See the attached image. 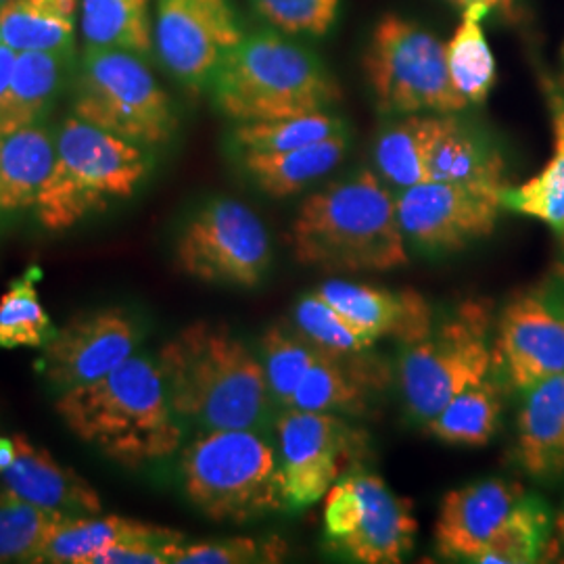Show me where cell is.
Masks as SVG:
<instances>
[{
    "mask_svg": "<svg viewBox=\"0 0 564 564\" xmlns=\"http://www.w3.org/2000/svg\"><path fill=\"white\" fill-rule=\"evenodd\" d=\"M155 358L182 424L209 433L272 423L276 403L262 360L226 324L191 323Z\"/></svg>",
    "mask_w": 564,
    "mask_h": 564,
    "instance_id": "6da1fadb",
    "label": "cell"
},
{
    "mask_svg": "<svg viewBox=\"0 0 564 564\" xmlns=\"http://www.w3.org/2000/svg\"><path fill=\"white\" fill-rule=\"evenodd\" d=\"M55 410L69 433L126 468L162 463L182 447L184 424L151 356H132L99 381L63 391Z\"/></svg>",
    "mask_w": 564,
    "mask_h": 564,
    "instance_id": "7a4b0ae2",
    "label": "cell"
},
{
    "mask_svg": "<svg viewBox=\"0 0 564 564\" xmlns=\"http://www.w3.org/2000/svg\"><path fill=\"white\" fill-rule=\"evenodd\" d=\"M293 258L324 272H389L408 265L395 193L372 170L303 199L289 230Z\"/></svg>",
    "mask_w": 564,
    "mask_h": 564,
    "instance_id": "3957f363",
    "label": "cell"
},
{
    "mask_svg": "<svg viewBox=\"0 0 564 564\" xmlns=\"http://www.w3.org/2000/svg\"><path fill=\"white\" fill-rule=\"evenodd\" d=\"M207 93L235 123L330 111L341 101V88L323 61L274 32L245 34Z\"/></svg>",
    "mask_w": 564,
    "mask_h": 564,
    "instance_id": "277c9868",
    "label": "cell"
},
{
    "mask_svg": "<svg viewBox=\"0 0 564 564\" xmlns=\"http://www.w3.org/2000/svg\"><path fill=\"white\" fill-rule=\"evenodd\" d=\"M151 149L67 116L55 132V160L36 202L42 228L72 230L130 199L151 174Z\"/></svg>",
    "mask_w": 564,
    "mask_h": 564,
    "instance_id": "5b68a950",
    "label": "cell"
},
{
    "mask_svg": "<svg viewBox=\"0 0 564 564\" xmlns=\"http://www.w3.org/2000/svg\"><path fill=\"white\" fill-rule=\"evenodd\" d=\"M182 494L214 523L247 524L289 510L276 445L256 429L199 433L182 449Z\"/></svg>",
    "mask_w": 564,
    "mask_h": 564,
    "instance_id": "8992f818",
    "label": "cell"
},
{
    "mask_svg": "<svg viewBox=\"0 0 564 564\" xmlns=\"http://www.w3.org/2000/svg\"><path fill=\"white\" fill-rule=\"evenodd\" d=\"M147 57L120 48H84L69 80L72 113L147 149L178 130L176 107Z\"/></svg>",
    "mask_w": 564,
    "mask_h": 564,
    "instance_id": "52a82bcc",
    "label": "cell"
},
{
    "mask_svg": "<svg viewBox=\"0 0 564 564\" xmlns=\"http://www.w3.org/2000/svg\"><path fill=\"white\" fill-rule=\"evenodd\" d=\"M491 307L470 300L437 328L403 347L398 379L408 414L426 423L464 389L481 383L494 366Z\"/></svg>",
    "mask_w": 564,
    "mask_h": 564,
    "instance_id": "ba28073f",
    "label": "cell"
},
{
    "mask_svg": "<svg viewBox=\"0 0 564 564\" xmlns=\"http://www.w3.org/2000/svg\"><path fill=\"white\" fill-rule=\"evenodd\" d=\"M362 65L375 105L389 118L460 113L468 107L449 80L445 42L414 21L384 15L370 34Z\"/></svg>",
    "mask_w": 564,
    "mask_h": 564,
    "instance_id": "9c48e42d",
    "label": "cell"
},
{
    "mask_svg": "<svg viewBox=\"0 0 564 564\" xmlns=\"http://www.w3.org/2000/svg\"><path fill=\"white\" fill-rule=\"evenodd\" d=\"M174 258L182 274L195 281L256 289L268 276L272 241L251 207L232 197H214L182 226Z\"/></svg>",
    "mask_w": 564,
    "mask_h": 564,
    "instance_id": "30bf717a",
    "label": "cell"
},
{
    "mask_svg": "<svg viewBox=\"0 0 564 564\" xmlns=\"http://www.w3.org/2000/svg\"><path fill=\"white\" fill-rule=\"evenodd\" d=\"M416 531L410 500L379 475L356 468L324 496V540L347 561L400 564L414 550Z\"/></svg>",
    "mask_w": 564,
    "mask_h": 564,
    "instance_id": "8fae6325",
    "label": "cell"
},
{
    "mask_svg": "<svg viewBox=\"0 0 564 564\" xmlns=\"http://www.w3.org/2000/svg\"><path fill=\"white\" fill-rule=\"evenodd\" d=\"M274 431L289 510L324 500L368 454V435L335 412L282 410Z\"/></svg>",
    "mask_w": 564,
    "mask_h": 564,
    "instance_id": "7c38bea8",
    "label": "cell"
},
{
    "mask_svg": "<svg viewBox=\"0 0 564 564\" xmlns=\"http://www.w3.org/2000/svg\"><path fill=\"white\" fill-rule=\"evenodd\" d=\"M153 51L191 95L209 90L224 59L245 39L232 0H153Z\"/></svg>",
    "mask_w": 564,
    "mask_h": 564,
    "instance_id": "4fadbf2b",
    "label": "cell"
},
{
    "mask_svg": "<svg viewBox=\"0 0 564 564\" xmlns=\"http://www.w3.org/2000/svg\"><path fill=\"white\" fill-rule=\"evenodd\" d=\"M505 188L424 181L395 193L405 242L426 253H456L494 235Z\"/></svg>",
    "mask_w": 564,
    "mask_h": 564,
    "instance_id": "5bb4252c",
    "label": "cell"
},
{
    "mask_svg": "<svg viewBox=\"0 0 564 564\" xmlns=\"http://www.w3.org/2000/svg\"><path fill=\"white\" fill-rule=\"evenodd\" d=\"M141 321L118 305L80 312L42 347L39 370L59 393L95 383L137 356Z\"/></svg>",
    "mask_w": 564,
    "mask_h": 564,
    "instance_id": "9a60e30c",
    "label": "cell"
},
{
    "mask_svg": "<svg viewBox=\"0 0 564 564\" xmlns=\"http://www.w3.org/2000/svg\"><path fill=\"white\" fill-rule=\"evenodd\" d=\"M494 360L521 393L564 375V282H545L506 303Z\"/></svg>",
    "mask_w": 564,
    "mask_h": 564,
    "instance_id": "2e32d148",
    "label": "cell"
},
{
    "mask_svg": "<svg viewBox=\"0 0 564 564\" xmlns=\"http://www.w3.org/2000/svg\"><path fill=\"white\" fill-rule=\"evenodd\" d=\"M523 496V485L502 477L447 491L435 521L437 552L449 561L475 563Z\"/></svg>",
    "mask_w": 564,
    "mask_h": 564,
    "instance_id": "e0dca14e",
    "label": "cell"
},
{
    "mask_svg": "<svg viewBox=\"0 0 564 564\" xmlns=\"http://www.w3.org/2000/svg\"><path fill=\"white\" fill-rule=\"evenodd\" d=\"M316 293L375 341L389 337L408 347L433 330V310L414 289L389 291L330 279L318 284Z\"/></svg>",
    "mask_w": 564,
    "mask_h": 564,
    "instance_id": "ac0fdd59",
    "label": "cell"
},
{
    "mask_svg": "<svg viewBox=\"0 0 564 564\" xmlns=\"http://www.w3.org/2000/svg\"><path fill=\"white\" fill-rule=\"evenodd\" d=\"M15 458L2 473L4 491L32 505L65 514H99L101 496L74 468L57 463L51 452L15 435Z\"/></svg>",
    "mask_w": 564,
    "mask_h": 564,
    "instance_id": "d6986e66",
    "label": "cell"
},
{
    "mask_svg": "<svg viewBox=\"0 0 564 564\" xmlns=\"http://www.w3.org/2000/svg\"><path fill=\"white\" fill-rule=\"evenodd\" d=\"M517 460L535 481L564 477V375L523 391L517 416Z\"/></svg>",
    "mask_w": 564,
    "mask_h": 564,
    "instance_id": "ffe728a7",
    "label": "cell"
},
{
    "mask_svg": "<svg viewBox=\"0 0 564 564\" xmlns=\"http://www.w3.org/2000/svg\"><path fill=\"white\" fill-rule=\"evenodd\" d=\"M74 55L18 53L9 86L0 95V139L42 123L72 80Z\"/></svg>",
    "mask_w": 564,
    "mask_h": 564,
    "instance_id": "44dd1931",
    "label": "cell"
},
{
    "mask_svg": "<svg viewBox=\"0 0 564 564\" xmlns=\"http://www.w3.org/2000/svg\"><path fill=\"white\" fill-rule=\"evenodd\" d=\"M347 149L349 132L284 153L237 155V162L245 176L263 195L272 199H286L326 178L337 165H341Z\"/></svg>",
    "mask_w": 564,
    "mask_h": 564,
    "instance_id": "7402d4cb",
    "label": "cell"
},
{
    "mask_svg": "<svg viewBox=\"0 0 564 564\" xmlns=\"http://www.w3.org/2000/svg\"><path fill=\"white\" fill-rule=\"evenodd\" d=\"M447 118L449 113H410L389 121L375 142L379 176L398 191L429 181L431 153Z\"/></svg>",
    "mask_w": 564,
    "mask_h": 564,
    "instance_id": "603a6c76",
    "label": "cell"
},
{
    "mask_svg": "<svg viewBox=\"0 0 564 564\" xmlns=\"http://www.w3.org/2000/svg\"><path fill=\"white\" fill-rule=\"evenodd\" d=\"M80 0H4L0 41L18 53L74 55Z\"/></svg>",
    "mask_w": 564,
    "mask_h": 564,
    "instance_id": "cb8c5ba5",
    "label": "cell"
},
{
    "mask_svg": "<svg viewBox=\"0 0 564 564\" xmlns=\"http://www.w3.org/2000/svg\"><path fill=\"white\" fill-rule=\"evenodd\" d=\"M55 160V132L46 123L0 139V214L34 209Z\"/></svg>",
    "mask_w": 564,
    "mask_h": 564,
    "instance_id": "d4e9b609",
    "label": "cell"
},
{
    "mask_svg": "<svg viewBox=\"0 0 564 564\" xmlns=\"http://www.w3.org/2000/svg\"><path fill=\"white\" fill-rule=\"evenodd\" d=\"M545 101L550 107L554 147L544 167L519 186H506L502 193L505 209L540 220L558 237L564 232V93L544 78Z\"/></svg>",
    "mask_w": 564,
    "mask_h": 564,
    "instance_id": "484cf974",
    "label": "cell"
},
{
    "mask_svg": "<svg viewBox=\"0 0 564 564\" xmlns=\"http://www.w3.org/2000/svg\"><path fill=\"white\" fill-rule=\"evenodd\" d=\"M429 181L506 188L505 155L458 113H449L444 134L431 153Z\"/></svg>",
    "mask_w": 564,
    "mask_h": 564,
    "instance_id": "4316f807",
    "label": "cell"
},
{
    "mask_svg": "<svg viewBox=\"0 0 564 564\" xmlns=\"http://www.w3.org/2000/svg\"><path fill=\"white\" fill-rule=\"evenodd\" d=\"M489 13L491 9L485 4L466 7L452 39L445 42L449 80L468 107L484 105L496 84V57L484 32Z\"/></svg>",
    "mask_w": 564,
    "mask_h": 564,
    "instance_id": "83f0119b",
    "label": "cell"
},
{
    "mask_svg": "<svg viewBox=\"0 0 564 564\" xmlns=\"http://www.w3.org/2000/svg\"><path fill=\"white\" fill-rule=\"evenodd\" d=\"M84 48H120L142 57L153 53L149 0H80Z\"/></svg>",
    "mask_w": 564,
    "mask_h": 564,
    "instance_id": "f1b7e54d",
    "label": "cell"
},
{
    "mask_svg": "<svg viewBox=\"0 0 564 564\" xmlns=\"http://www.w3.org/2000/svg\"><path fill=\"white\" fill-rule=\"evenodd\" d=\"M358 362L321 351L284 410L360 414L366 405V387L370 379Z\"/></svg>",
    "mask_w": 564,
    "mask_h": 564,
    "instance_id": "f546056e",
    "label": "cell"
},
{
    "mask_svg": "<svg viewBox=\"0 0 564 564\" xmlns=\"http://www.w3.org/2000/svg\"><path fill=\"white\" fill-rule=\"evenodd\" d=\"M500 419L502 389L487 377L481 383L464 389L424 426L444 444L481 447L494 440Z\"/></svg>",
    "mask_w": 564,
    "mask_h": 564,
    "instance_id": "4dcf8cb0",
    "label": "cell"
},
{
    "mask_svg": "<svg viewBox=\"0 0 564 564\" xmlns=\"http://www.w3.org/2000/svg\"><path fill=\"white\" fill-rule=\"evenodd\" d=\"M554 531V512L544 498L524 494L505 523L485 544L475 563L531 564L547 554Z\"/></svg>",
    "mask_w": 564,
    "mask_h": 564,
    "instance_id": "1f68e13d",
    "label": "cell"
},
{
    "mask_svg": "<svg viewBox=\"0 0 564 564\" xmlns=\"http://www.w3.org/2000/svg\"><path fill=\"white\" fill-rule=\"evenodd\" d=\"M162 529L160 524L142 523L116 514L72 517L44 547L39 563L88 564V561L107 545L153 535Z\"/></svg>",
    "mask_w": 564,
    "mask_h": 564,
    "instance_id": "d6a6232c",
    "label": "cell"
},
{
    "mask_svg": "<svg viewBox=\"0 0 564 564\" xmlns=\"http://www.w3.org/2000/svg\"><path fill=\"white\" fill-rule=\"evenodd\" d=\"M345 132L349 130L339 116L330 111H318L282 120L237 123L230 132V142L235 155L284 153Z\"/></svg>",
    "mask_w": 564,
    "mask_h": 564,
    "instance_id": "836d02e7",
    "label": "cell"
},
{
    "mask_svg": "<svg viewBox=\"0 0 564 564\" xmlns=\"http://www.w3.org/2000/svg\"><path fill=\"white\" fill-rule=\"evenodd\" d=\"M69 519L72 514L0 491V564L39 563L44 547Z\"/></svg>",
    "mask_w": 564,
    "mask_h": 564,
    "instance_id": "e575fe53",
    "label": "cell"
},
{
    "mask_svg": "<svg viewBox=\"0 0 564 564\" xmlns=\"http://www.w3.org/2000/svg\"><path fill=\"white\" fill-rule=\"evenodd\" d=\"M39 279L41 268L28 265L0 297V349L44 347L53 339L55 326L42 305Z\"/></svg>",
    "mask_w": 564,
    "mask_h": 564,
    "instance_id": "d590c367",
    "label": "cell"
},
{
    "mask_svg": "<svg viewBox=\"0 0 564 564\" xmlns=\"http://www.w3.org/2000/svg\"><path fill=\"white\" fill-rule=\"evenodd\" d=\"M293 326L303 339L326 356L341 360H360L379 341L349 323L333 305L314 291L303 295L293 310Z\"/></svg>",
    "mask_w": 564,
    "mask_h": 564,
    "instance_id": "8d00e7d4",
    "label": "cell"
},
{
    "mask_svg": "<svg viewBox=\"0 0 564 564\" xmlns=\"http://www.w3.org/2000/svg\"><path fill=\"white\" fill-rule=\"evenodd\" d=\"M318 356L321 351L303 339L295 326L289 328L284 324H276L263 333L260 360L272 400L279 408L284 410L289 405L295 389L302 383L303 375Z\"/></svg>",
    "mask_w": 564,
    "mask_h": 564,
    "instance_id": "74e56055",
    "label": "cell"
},
{
    "mask_svg": "<svg viewBox=\"0 0 564 564\" xmlns=\"http://www.w3.org/2000/svg\"><path fill=\"white\" fill-rule=\"evenodd\" d=\"M284 554L279 538H223L181 545L174 564L276 563Z\"/></svg>",
    "mask_w": 564,
    "mask_h": 564,
    "instance_id": "f35d334b",
    "label": "cell"
},
{
    "mask_svg": "<svg viewBox=\"0 0 564 564\" xmlns=\"http://www.w3.org/2000/svg\"><path fill=\"white\" fill-rule=\"evenodd\" d=\"M251 4L284 34L324 36L337 20L341 0H251Z\"/></svg>",
    "mask_w": 564,
    "mask_h": 564,
    "instance_id": "ab89813d",
    "label": "cell"
},
{
    "mask_svg": "<svg viewBox=\"0 0 564 564\" xmlns=\"http://www.w3.org/2000/svg\"><path fill=\"white\" fill-rule=\"evenodd\" d=\"M15 61H18V51H13L7 42L0 41V95L11 82L13 69H15Z\"/></svg>",
    "mask_w": 564,
    "mask_h": 564,
    "instance_id": "60d3db41",
    "label": "cell"
},
{
    "mask_svg": "<svg viewBox=\"0 0 564 564\" xmlns=\"http://www.w3.org/2000/svg\"><path fill=\"white\" fill-rule=\"evenodd\" d=\"M452 7H458V9H466V7H470V4H485V7H489L491 11H505L508 13L510 9H512V2L514 0H447Z\"/></svg>",
    "mask_w": 564,
    "mask_h": 564,
    "instance_id": "b9f144b4",
    "label": "cell"
},
{
    "mask_svg": "<svg viewBox=\"0 0 564 564\" xmlns=\"http://www.w3.org/2000/svg\"><path fill=\"white\" fill-rule=\"evenodd\" d=\"M561 547H564V502L561 510L554 514V531H552V542L547 547V556H552Z\"/></svg>",
    "mask_w": 564,
    "mask_h": 564,
    "instance_id": "7bdbcfd3",
    "label": "cell"
},
{
    "mask_svg": "<svg viewBox=\"0 0 564 564\" xmlns=\"http://www.w3.org/2000/svg\"><path fill=\"white\" fill-rule=\"evenodd\" d=\"M13 458H15V440L0 437V475L11 466Z\"/></svg>",
    "mask_w": 564,
    "mask_h": 564,
    "instance_id": "ee69618b",
    "label": "cell"
},
{
    "mask_svg": "<svg viewBox=\"0 0 564 564\" xmlns=\"http://www.w3.org/2000/svg\"><path fill=\"white\" fill-rule=\"evenodd\" d=\"M561 242H563V263H564V232H563V235H561ZM563 268H564V265H563ZM561 276H564V272H563V274H561Z\"/></svg>",
    "mask_w": 564,
    "mask_h": 564,
    "instance_id": "f6af8a7d",
    "label": "cell"
},
{
    "mask_svg": "<svg viewBox=\"0 0 564 564\" xmlns=\"http://www.w3.org/2000/svg\"><path fill=\"white\" fill-rule=\"evenodd\" d=\"M563 74H564V46H563Z\"/></svg>",
    "mask_w": 564,
    "mask_h": 564,
    "instance_id": "bcb514c9",
    "label": "cell"
},
{
    "mask_svg": "<svg viewBox=\"0 0 564 564\" xmlns=\"http://www.w3.org/2000/svg\"><path fill=\"white\" fill-rule=\"evenodd\" d=\"M2 2H4V0H0V4H2Z\"/></svg>",
    "mask_w": 564,
    "mask_h": 564,
    "instance_id": "7dc6e473",
    "label": "cell"
}]
</instances>
